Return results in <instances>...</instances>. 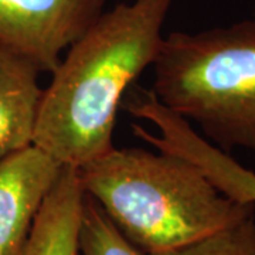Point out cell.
<instances>
[{
  "instance_id": "1",
  "label": "cell",
  "mask_w": 255,
  "mask_h": 255,
  "mask_svg": "<svg viewBox=\"0 0 255 255\" xmlns=\"http://www.w3.org/2000/svg\"><path fill=\"white\" fill-rule=\"evenodd\" d=\"M172 4L119 3L68 47L43 88L33 145L73 169L110 152L122 98L155 63Z\"/></svg>"
},
{
  "instance_id": "2",
  "label": "cell",
  "mask_w": 255,
  "mask_h": 255,
  "mask_svg": "<svg viewBox=\"0 0 255 255\" xmlns=\"http://www.w3.org/2000/svg\"><path fill=\"white\" fill-rule=\"evenodd\" d=\"M84 193L146 254L187 246L255 213L224 196L187 157L115 146L77 169Z\"/></svg>"
},
{
  "instance_id": "3",
  "label": "cell",
  "mask_w": 255,
  "mask_h": 255,
  "mask_svg": "<svg viewBox=\"0 0 255 255\" xmlns=\"http://www.w3.org/2000/svg\"><path fill=\"white\" fill-rule=\"evenodd\" d=\"M155 98L230 153L255 155V17L163 37L153 63Z\"/></svg>"
},
{
  "instance_id": "4",
  "label": "cell",
  "mask_w": 255,
  "mask_h": 255,
  "mask_svg": "<svg viewBox=\"0 0 255 255\" xmlns=\"http://www.w3.org/2000/svg\"><path fill=\"white\" fill-rule=\"evenodd\" d=\"M107 0H0V48L51 74Z\"/></svg>"
},
{
  "instance_id": "5",
  "label": "cell",
  "mask_w": 255,
  "mask_h": 255,
  "mask_svg": "<svg viewBox=\"0 0 255 255\" xmlns=\"http://www.w3.org/2000/svg\"><path fill=\"white\" fill-rule=\"evenodd\" d=\"M136 117L152 122L159 132L155 135L140 125H133L132 130L137 139L147 142L157 150L187 157L200 167L224 196L241 203L255 204V172L238 163L230 153L211 145L186 119L164 108L153 97L137 105Z\"/></svg>"
},
{
  "instance_id": "6",
  "label": "cell",
  "mask_w": 255,
  "mask_h": 255,
  "mask_svg": "<svg viewBox=\"0 0 255 255\" xmlns=\"http://www.w3.org/2000/svg\"><path fill=\"white\" fill-rule=\"evenodd\" d=\"M64 166L36 145L0 160V255H21Z\"/></svg>"
},
{
  "instance_id": "7",
  "label": "cell",
  "mask_w": 255,
  "mask_h": 255,
  "mask_svg": "<svg viewBox=\"0 0 255 255\" xmlns=\"http://www.w3.org/2000/svg\"><path fill=\"white\" fill-rule=\"evenodd\" d=\"M34 65L0 48V160L33 145L43 88Z\"/></svg>"
},
{
  "instance_id": "8",
  "label": "cell",
  "mask_w": 255,
  "mask_h": 255,
  "mask_svg": "<svg viewBox=\"0 0 255 255\" xmlns=\"http://www.w3.org/2000/svg\"><path fill=\"white\" fill-rule=\"evenodd\" d=\"M84 199L77 169L64 166L37 216L21 255H78Z\"/></svg>"
},
{
  "instance_id": "9",
  "label": "cell",
  "mask_w": 255,
  "mask_h": 255,
  "mask_svg": "<svg viewBox=\"0 0 255 255\" xmlns=\"http://www.w3.org/2000/svg\"><path fill=\"white\" fill-rule=\"evenodd\" d=\"M78 255H147L132 244L101 209L85 194L78 231Z\"/></svg>"
},
{
  "instance_id": "10",
  "label": "cell",
  "mask_w": 255,
  "mask_h": 255,
  "mask_svg": "<svg viewBox=\"0 0 255 255\" xmlns=\"http://www.w3.org/2000/svg\"><path fill=\"white\" fill-rule=\"evenodd\" d=\"M147 255H255V213L187 246Z\"/></svg>"
},
{
  "instance_id": "11",
  "label": "cell",
  "mask_w": 255,
  "mask_h": 255,
  "mask_svg": "<svg viewBox=\"0 0 255 255\" xmlns=\"http://www.w3.org/2000/svg\"><path fill=\"white\" fill-rule=\"evenodd\" d=\"M254 17H255V10H254Z\"/></svg>"
}]
</instances>
